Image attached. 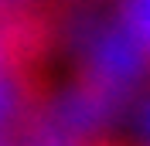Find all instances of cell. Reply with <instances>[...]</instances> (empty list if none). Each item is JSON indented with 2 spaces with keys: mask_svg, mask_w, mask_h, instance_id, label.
<instances>
[{
  "mask_svg": "<svg viewBox=\"0 0 150 146\" xmlns=\"http://www.w3.org/2000/svg\"><path fill=\"white\" fill-rule=\"evenodd\" d=\"M0 146H7V143H4V139H0Z\"/></svg>",
  "mask_w": 150,
  "mask_h": 146,
  "instance_id": "obj_1",
  "label": "cell"
}]
</instances>
